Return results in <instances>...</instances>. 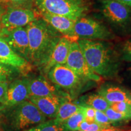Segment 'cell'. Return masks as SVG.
Returning <instances> with one entry per match:
<instances>
[{"label":"cell","instance_id":"25","mask_svg":"<svg viewBox=\"0 0 131 131\" xmlns=\"http://www.w3.org/2000/svg\"><path fill=\"white\" fill-rule=\"evenodd\" d=\"M95 122L99 125H100L103 128L112 126V124H114L113 122L111 120L105 113L102 111H95Z\"/></svg>","mask_w":131,"mask_h":131},{"label":"cell","instance_id":"1","mask_svg":"<svg viewBox=\"0 0 131 131\" xmlns=\"http://www.w3.org/2000/svg\"><path fill=\"white\" fill-rule=\"evenodd\" d=\"M26 28L29 43V63L39 69L62 35L41 17L29 23Z\"/></svg>","mask_w":131,"mask_h":131},{"label":"cell","instance_id":"8","mask_svg":"<svg viewBox=\"0 0 131 131\" xmlns=\"http://www.w3.org/2000/svg\"><path fill=\"white\" fill-rule=\"evenodd\" d=\"M65 64L81 77L95 82L101 80V77L89 68L77 41L71 42Z\"/></svg>","mask_w":131,"mask_h":131},{"label":"cell","instance_id":"19","mask_svg":"<svg viewBox=\"0 0 131 131\" xmlns=\"http://www.w3.org/2000/svg\"><path fill=\"white\" fill-rule=\"evenodd\" d=\"M81 105L94 108L96 111L104 112L110 107V104L102 96L97 94H92L82 96L77 100Z\"/></svg>","mask_w":131,"mask_h":131},{"label":"cell","instance_id":"34","mask_svg":"<svg viewBox=\"0 0 131 131\" xmlns=\"http://www.w3.org/2000/svg\"><path fill=\"white\" fill-rule=\"evenodd\" d=\"M0 131H4V130H3V128H2V127H1V124H0Z\"/></svg>","mask_w":131,"mask_h":131},{"label":"cell","instance_id":"28","mask_svg":"<svg viewBox=\"0 0 131 131\" xmlns=\"http://www.w3.org/2000/svg\"><path fill=\"white\" fill-rule=\"evenodd\" d=\"M81 110L84 115V121L88 123L95 122V109L89 106L82 105Z\"/></svg>","mask_w":131,"mask_h":131},{"label":"cell","instance_id":"4","mask_svg":"<svg viewBox=\"0 0 131 131\" xmlns=\"http://www.w3.org/2000/svg\"><path fill=\"white\" fill-rule=\"evenodd\" d=\"M46 77L66 92L72 100L88 89L91 81L80 77L66 64L53 66L49 70Z\"/></svg>","mask_w":131,"mask_h":131},{"label":"cell","instance_id":"33","mask_svg":"<svg viewBox=\"0 0 131 131\" xmlns=\"http://www.w3.org/2000/svg\"><path fill=\"white\" fill-rule=\"evenodd\" d=\"M4 10H5V8L3 7V6L0 5V31H1V16H2L3 13H4Z\"/></svg>","mask_w":131,"mask_h":131},{"label":"cell","instance_id":"5","mask_svg":"<svg viewBox=\"0 0 131 131\" xmlns=\"http://www.w3.org/2000/svg\"><path fill=\"white\" fill-rule=\"evenodd\" d=\"M34 6L39 13L65 16L75 21L86 16L89 10L86 0H34Z\"/></svg>","mask_w":131,"mask_h":131},{"label":"cell","instance_id":"20","mask_svg":"<svg viewBox=\"0 0 131 131\" xmlns=\"http://www.w3.org/2000/svg\"><path fill=\"white\" fill-rule=\"evenodd\" d=\"M24 131H65V129L63 124L55 119H50Z\"/></svg>","mask_w":131,"mask_h":131},{"label":"cell","instance_id":"29","mask_svg":"<svg viewBox=\"0 0 131 131\" xmlns=\"http://www.w3.org/2000/svg\"><path fill=\"white\" fill-rule=\"evenodd\" d=\"M103 128L100 125L94 123H88L86 121H83L80 124V131H100Z\"/></svg>","mask_w":131,"mask_h":131},{"label":"cell","instance_id":"30","mask_svg":"<svg viewBox=\"0 0 131 131\" xmlns=\"http://www.w3.org/2000/svg\"><path fill=\"white\" fill-rule=\"evenodd\" d=\"M9 83L0 81V105L4 102L7 93Z\"/></svg>","mask_w":131,"mask_h":131},{"label":"cell","instance_id":"2","mask_svg":"<svg viewBox=\"0 0 131 131\" xmlns=\"http://www.w3.org/2000/svg\"><path fill=\"white\" fill-rule=\"evenodd\" d=\"M77 41L93 72L103 78L116 77L119 69L118 57L110 45L100 40L80 39Z\"/></svg>","mask_w":131,"mask_h":131},{"label":"cell","instance_id":"23","mask_svg":"<svg viewBox=\"0 0 131 131\" xmlns=\"http://www.w3.org/2000/svg\"><path fill=\"white\" fill-rule=\"evenodd\" d=\"M0 5L4 8L7 7H23L34 9V0H0Z\"/></svg>","mask_w":131,"mask_h":131},{"label":"cell","instance_id":"14","mask_svg":"<svg viewBox=\"0 0 131 131\" xmlns=\"http://www.w3.org/2000/svg\"><path fill=\"white\" fill-rule=\"evenodd\" d=\"M38 14L42 19L51 26L62 36L68 38L71 41L78 40V37L75 33V21L65 16L57 15L39 12Z\"/></svg>","mask_w":131,"mask_h":131},{"label":"cell","instance_id":"22","mask_svg":"<svg viewBox=\"0 0 131 131\" xmlns=\"http://www.w3.org/2000/svg\"><path fill=\"white\" fill-rule=\"evenodd\" d=\"M82 107V106H81ZM84 120V115L82 112L81 107L78 112L73 114L70 118L63 123L65 131H77L79 130L80 124Z\"/></svg>","mask_w":131,"mask_h":131},{"label":"cell","instance_id":"6","mask_svg":"<svg viewBox=\"0 0 131 131\" xmlns=\"http://www.w3.org/2000/svg\"><path fill=\"white\" fill-rule=\"evenodd\" d=\"M74 29L78 40L106 41L114 38L106 26L89 16H84L75 21Z\"/></svg>","mask_w":131,"mask_h":131},{"label":"cell","instance_id":"16","mask_svg":"<svg viewBox=\"0 0 131 131\" xmlns=\"http://www.w3.org/2000/svg\"><path fill=\"white\" fill-rule=\"evenodd\" d=\"M68 99L69 98L58 96H30L28 100L35 104L39 111L50 119L55 118L60 106Z\"/></svg>","mask_w":131,"mask_h":131},{"label":"cell","instance_id":"15","mask_svg":"<svg viewBox=\"0 0 131 131\" xmlns=\"http://www.w3.org/2000/svg\"><path fill=\"white\" fill-rule=\"evenodd\" d=\"M0 63L18 69L23 75H27L33 67L27 60L15 53L1 37H0Z\"/></svg>","mask_w":131,"mask_h":131},{"label":"cell","instance_id":"31","mask_svg":"<svg viewBox=\"0 0 131 131\" xmlns=\"http://www.w3.org/2000/svg\"><path fill=\"white\" fill-rule=\"evenodd\" d=\"M100 131H131L130 129L120 128L115 126H110L103 128Z\"/></svg>","mask_w":131,"mask_h":131},{"label":"cell","instance_id":"13","mask_svg":"<svg viewBox=\"0 0 131 131\" xmlns=\"http://www.w3.org/2000/svg\"><path fill=\"white\" fill-rule=\"evenodd\" d=\"M71 41L63 36L57 42L45 64L39 69L41 74L46 77L49 70L58 64H65L70 50Z\"/></svg>","mask_w":131,"mask_h":131},{"label":"cell","instance_id":"10","mask_svg":"<svg viewBox=\"0 0 131 131\" xmlns=\"http://www.w3.org/2000/svg\"><path fill=\"white\" fill-rule=\"evenodd\" d=\"M0 37L5 40L14 51L29 62V43L26 27L14 29H1Z\"/></svg>","mask_w":131,"mask_h":131},{"label":"cell","instance_id":"3","mask_svg":"<svg viewBox=\"0 0 131 131\" xmlns=\"http://www.w3.org/2000/svg\"><path fill=\"white\" fill-rule=\"evenodd\" d=\"M47 119L29 100L0 109V124L4 131H24Z\"/></svg>","mask_w":131,"mask_h":131},{"label":"cell","instance_id":"21","mask_svg":"<svg viewBox=\"0 0 131 131\" xmlns=\"http://www.w3.org/2000/svg\"><path fill=\"white\" fill-rule=\"evenodd\" d=\"M22 74V72L18 69L0 63V81L9 83L16 78L21 77Z\"/></svg>","mask_w":131,"mask_h":131},{"label":"cell","instance_id":"24","mask_svg":"<svg viewBox=\"0 0 131 131\" xmlns=\"http://www.w3.org/2000/svg\"><path fill=\"white\" fill-rule=\"evenodd\" d=\"M104 112L114 124L131 119V113L116 112L111 109V107L106 109Z\"/></svg>","mask_w":131,"mask_h":131},{"label":"cell","instance_id":"11","mask_svg":"<svg viewBox=\"0 0 131 131\" xmlns=\"http://www.w3.org/2000/svg\"><path fill=\"white\" fill-rule=\"evenodd\" d=\"M29 95L28 81L26 75L16 78L8 85L4 101L0 105V109L9 107L28 100Z\"/></svg>","mask_w":131,"mask_h":131},{"label":"cell","instance_id":"17","mask_svg":"<svg viewBox=\"0 0 131 131\" xmlns=\"http://www.w3.org/2000/svg\"><path fill=\"white\" fill-rule=\"evenodd\" d=\"M97 92L109 104L122 101L131 103V93L118 85L104 83L99 87Z\"/></svg>","mask_w":131,"mask_h":131},{"label":"cell","instance_id":"7","mask_svg":"<svg viewBox=\"0 0 131 131\" xmlns=\"http://www.w3.org/2000/svg\"><path fill=\"white\" fill-rule=\"evenodd\" d=\"M40 18L36 9L7 7L1 16V29H14L26 27L32 21Z\"/></svg>","mask_w":131,"mask_h":131},{"label":"cell","instance_id":"9","mask_svg":"<svg viewBox=\"0 0 131 131\" xmlns=\"http://www.w3.org/2000/svg\"><path fill=\"white\" fill-rule=\"evenodd\" d=\"M26 76L28 81L30 96L41 97L47 96H58L71 100L69 95L66 92L56 84H53L43 75L40 74L33 76L26 75Z\"/></svg>","mask_w":131,"mask_h":131},{"label":"cell","instance_id":"27","mask_svg":"<svg viewBox=\"0 0 131 131\" xmlns=\"http://www.w3.org/2000/svg\"><path fill=\"white\" fill-rule=\"evenodd\" d=\"M120 57L123 61L131 62V40L126 41L123 44L121 49Z\"/></svg>","mask_w":131,"mask_h":131},{"label":"cell","instance_id":"26","mask_svg":"<svg viewBox=\"0 0 131 131\" xmlns=\"http://www.w3.org/2000/svg\"><path fill=\"white\" fill-rule=\"evenodd\" d=\"M110 107L116 112L131 113V103L124 101L111 103L110 104Z\"/></svg>","mask_w":131,"mask_h":131},{"label":"cell","instance_id":"32","mask_svg":"<svg viewBox=\"0 0 131 131\" xmlns=\"http://www.w3.org/2000/svg\"><path fill=\"white\" fill-rule=\"evenodd\" d=\"M115 1H118L119 3H123V4L131 7V0H115Z\"/></svg>","mask_w":131,"mask_h":131},{"label":"cell","instance_id":"18","mask_svg":"<svg viewBox=\"0 0 131 131\" xmlns=\"http://www.w3.org/2000/svg\"><path fill=\"white\" fill-rule=\"evenodd\" d=\"M81 106L77 100L72 102L71 100H66L59 107L55 119L60 123L63 124L69 118L78 112L81 109Z\"/></svg>","mask_w":131,"mask_h":131},{"label":"cell","instance_id":"12","mask_svg":"<svg viewBox=\"0 0 131 131\" xmlns=\"http://www.w3.org/2000/svg\"><path fill=\"white\" fill-rule=\"evenodd\" d=\"M130 8L115 0H103L101 10L108 21L117 26H122L128 21Z\"/></svg>","mask_w":131,"mask_h":131}]
</instances>
